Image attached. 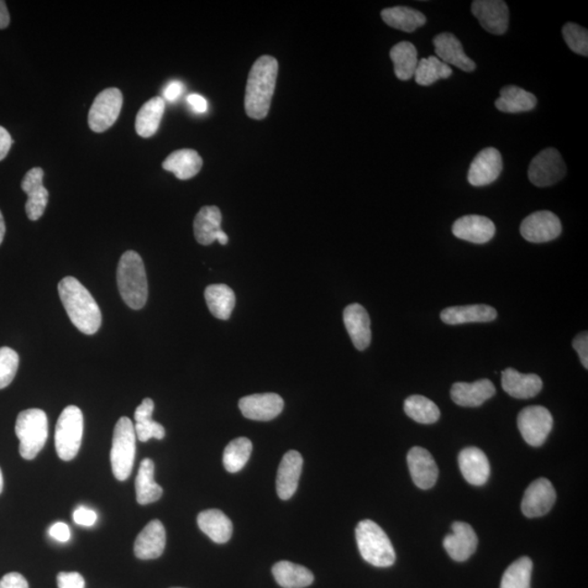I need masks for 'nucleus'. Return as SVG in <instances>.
Wrapping results in <instances>:
<instances>
[{
  "label": "nucleus",
  "instance_id": "nucleus-1",
  "mask_svg": "<svg viewBox=\"0 0 588 588\" xmlns=\"http://www.w3.org/2000/svg\"><path fill=\"white\" fill-rule=\"evenodd\" d=\"M58 292L72 324L83 334H96L101 328L102 312L87 289L69 276L60 282Z\"/></svg>",
  "mask_w": 588,
  "mask_h": 588
},
{
  "label": "nucleus",
  "instance_id": "nucleus-2",
  "mask_svg": "<svg viewBox=\"0 0 588 588\" xmlns=\"http://www.w3.org/2000/svg\"><path fill=\"white\" fill-rule=\"evenodd\" d=\"M278 69V61L271 56L260 57L252 67L244 98L245 112L250 118L262 120L269 115Z\"/></svg>",
  "mask_w": 588,
  "mask_h": 588
},
{
  "label": "nucleus",
  "instance_id": "nucleus-3",
  "mask_svg": "<svg viewBox=\"0 0 588 588\" xmlns=\"http://www.w3.org/2000/svg\"><path fill=\"white\" fill-rule=\"evenodd\" d=\"M117 282L123 300L131 308L141 309L149 297L144 262L134 251H127L119 261Z\"/></svg>",
  "mask_w": 588,
  "mask_h": 588
},
{
  "label": "nucleus",
  "instance_id": "nucleus-4",
  "mask_svg": "<svg viewBox=\"0 0 588 588\" xmlns=\"http://www.w3.org/2000/svg\"><path fill=\"white\" fill-rule=\"evenodd\" d=\"M355 537L362 558L366 563L377 568H388L395 564V549L380 525L371 519H363L356 527Z\"/></svg>",
  "mask_w": 588,
  "mask_h": 588
},
{
  "label": "nucleus",
  "instance_id": "nucleus-5",
  "mask_svg": "<svg viewBox=\"0 0 588 588\" xmlns=\"http://www.w3.org/2000/svg\"><path fill=\"white\" fill-rule=\"evenodd\" d=\"M15 435L20 440V455L25 460L35 459L49 438V419L43 409L21 412L15 422Z\"/></svg>",
  "mask_w": 588,
  "mask_h": 588
},
{
  "label": "nucleus",
  "instance_id": "nucleus-6",
  "mask_svg": "<svg viewBox=\"0 0 588 588\" xmlns=\"http://www.w3.org/2000/svg\"><path fill=\"white\" fill-rule=\"evenodd\" d=\"M136 435L134 425L129 418L123 417L115 424L113 437L112 461L113 473L118 481L129 479L133 472L135 450Z\"/></svg>",
  "mask_w": 588,
  "mask_h": 588
},
{
  "label": "nucleus",
  "instance_id": "nucleus-7",
  "mask_svg": "<svg viewBox=\"0 0 588 588\" xmlns=\"http://www.w3.org/2000/svg\"><path fill=\"white\" fill-rule=\"evenodd\" d=\"M84 430L83 414L76 406L67 407L56 425L55 447L61 460L75 459L80 450Z\"/></svg>",
  "mask_w": 588,
  "mask_h": 588
},
{
  "label": "nucleus",
  "instance_id": "nucleus-8",
  "mask_svg": "<svg viewBox=\"0 0 588 588\" xmlns=\"http://www.w3.org/2000/svg\"><path fill=\"white\" fill-rule=\"evenodd\" d=\"M566 167L563 156L556 149H546L531 161L528 167V179L534 186L547 188L563 180Z\"/></svg>",
  "mask_w": 588,
  "mask_h": 588
},
{
  "label": "nucleus",
  "instance_id": "nucleus-9",
  "mask_svg": "<svg viewBox=\"0 0 588 588\" xmlns=\"http://www.w3.org/2000/svg\"><path fill=\"white\" fill-rule=\"evenodd\" d=\"M554 427L549 409L532 406L522 409L518 417V427L522 437L532 447H540L547 439Z\"/></svg>",
  "mask_w": 588,
  "mask_h": 588
},
{
  "label": "nucleus",
  "instance_id": "nucleus-10",
  "mask_svg": "<svg viewBox=\"0 0 588 588\" xmlns=\"http://www.w3.org/2000/svg\"><path fill=\"white\" fill-rule=\"evenodd\" d=\"M124 104L123 93L118 88H106L99 93L88 113V125L94 133H102L117 122Z\"/></svg>",
  "mask_w": 588,
  "mask_h": 588
},
{
  "label": "nucleus",
  "instance_id": "nucleus-11",
  "mask_svg": "<svg viewBox=\"0 0 588 588\" xmlns=\"http://www.w3.org/2000/svg\"><path fill=\"white\" fill-rule=\"evenodd\" d=\"M563 231L560 219L549 211L528 215L519 227L522 237L532 243H549L559 237Z\"/></svg>",
  "mask_w": 588,
  "mask_h": 588
},
{
  "label": "nucleus",
  "instance_id": "nucleus-12",
  "mask_svg": "<svg viewBox=\"0 0 588 588\" xmlns=\"http://www.w3.org/2000/svg\"><path fill=\"white\" fill-rule=\"evenodd\" d=\"M503 161L501 152L493 147L480 152L475 156L467 173V180L471 186L485 187L492 185L501 176Z\"/></svg>",
  "mask_w": 588,
  "mask_h": 588
},
{
  "label": "nucleus",
  "instance_id": "nucleus-13",
  "mask_svg": "<svg viewBox=\"0 0 588 588\" xmlns=\"http://www.w3.org/2000/svg\"><path fill=\"white\" fill-rule=\"evenodd\" d=\"M471 10L487 32L495 35L507 32L509 8L502 0H475L472 3Z\"/></svg>",
  "mask_w": 588,
  "mask_h": 588
},
{
  "label": "nucleus",
  "instance_id": "nucleus-14",
  "mask_svg": "<svg viewBox=\"0 0 588 588\" xmlns=\"http://www.w3.org/2000/svg\"><path fill=\"white\" fill-rule=\"evenodd\" d=\"M556 491L551 482L544 477L534 481L525 491L522 512L528 518H538L547 514L556 502Z\"/></svg>",
  "mask_w": 588,
  "mask_h": 588
},
{
  "label": "nucleus",
  "instance_id": "nucleus-15",
  "mask_svg": "<svg viewBox=\"0 0 588 588\" xmlns=\"http://www.w3.org/2000/svg\"><path fill=\"white\" fill-rule=\"evenodd\" d=\"M43 179L44 170L40 167H35L26 172L23 181L21 183V188L28 194L25 212L32 222L43 216L47 204H49L50 193L43 185Z\"/></svg>",
  "mask_w": 588,
  "mask_h": 588
},
{
  "label": "nucleus",
  "instance_id": "nucleus-16",
  "mask_svg": "<svg viewBox=\"0 0 588 588\" xmlns=\"http://www.w3.org/2000/svg\"><path fill=\"white\" fill-rule=\"evenodd\" d=\"M282 398L277 393H257L241 399L239 408L246 418L253 421H271L282 412Z\"/></svg>",
  "mask_w": 588,
  "mask_h": 588
},
{
  "label": "nucleus",
  "instance_id": "nucleus-17",
  "mask_svg": "<svg viewBox=\"0 0 588 588\" xmlns=\"http://www.w3.org/2000/svg\"><path fill=\"white\" fill-rule=\"evenodd\" d=\"M453 234L467 243L485 244L495 237L496 227L490 218L480 215H466L455 220Z\"/></svg>",
  "mask_w": 588,
  "mask_h": 588
},
{
  "label": "nucleus",
  "instance_id": "nucleus-18",
  "mask_svg": "<svg viewBox=\"0 0 588 588\" xmlns=\"http://www.w3.org/2000/svg\"><path fill=\"white\" fill-rule=\"evenodd\" d=\"M479 539L470 524L455 522L453 534L447 535L444 539V547L451 559L464 563L476 551Z\"/></svg>",
  "mask_w": 588,
  "mask_h": 588
},
{
  "label": "nucleus",
  "instance_id": "nucleus-19",
  "mask_svg": "<svg viewBox=\"0 0 588 588\" xmlns=\"http://www.w3.org/2000/svg\"><path fill=\"white\" fill-rule=\"evenodd\" d=\"M408 465L414 484L421 490L434 487L438 479V467L429 451L413 447L408 454Z\"/></svg>",
  "mask_w": 588,
  "mask_h": 588
},
{
  "label": "nucleus",
  "instance_id": "nucleus-20",
  "mask_svg": "<svg viewBox=\"0 0 588 588\" xmlns=\"http://www.w3.org/2000/svg\"><path fill=\"white\" fill-rule=\"evenodd\" d=\"M303 458L296 450L283 455L278 469L276 490L281 501H289L296 493L302 473Z\"/></svg>",
  "mask_w": 588,
  "mask_h": 588
},
{
  "label": "nucleus",
  "instance_id": "nucleus-21",
  "mask_svg": "<svg viewBox=\"0 0 588 588\" xmlns=\"http://www.w3.org/2000/svg\"><path fill=\"white\" fill-rule=\"evenodd\" d=\"M436 55L445 64L455 66L464 72H473L476 64L467 56L461 41L451 33H440L433 40Z\"/></svg>",
  "mask_w": 588,
  "mask_h": 588
},
{
  "label": "nucleus",
  "instance_id": "nucleus-22",
  "mask_svg": "<svg viewBox=\"0 0 588 588\" xmlns=\"http://www.w3.org/2000/svg\"><path fill=\"white\" fill-rule=\"evenodd\" d=\"M344 322L355 348L360 351L369 348L372 330L370 315L366 309L361 304H351L345 308Z\"/></svg>",
  "mask_w": 588,
  "mask_h": 588
},
{
  "label": "nucleus",
  "instance_id": "nucleus-23",
  "mask_svg": "<svg viewBox=\"0 0 588 588\" xmlns=\"http://www.w3.org/2000/svg\"><path fill=\"white\" fill-rule=\"evenodd\" d=\"M166 546V531L159 519H153L142 529L134 543V554L141 560L160 558Z\"/></svg>",
  "mask_w": 588,
  "mask_h": 588
},
{
  "label": "nucleus",
  "instance_id": "nucleus-24",
  "mask_svg": "<svg viewBox=\"0 0 588 588\" xmlns=\"http://www.w3.org/2000/svg\"><path fill=\"white\" fill-rule=\"evenodd\" d=\"M496 395V388L488 380L474 382H455L451 388V399L464 408H476Z\"/></svg>",
  "mask_w": 588,
  "mask_h": 588
},
{
  "label": "nucleus",
  "instance_id": "nucleus-25",
  "mask_svg": "<svg viewBox=\"0 0 588 588\" xmlns=\"http://www.w3.org/2000/svg\"><path fill=\"white\" fill-rule=\"evenodd\" d=\"M459 466L462 475L471 485L482 486L490 479V461L479 448L469 447L462 450L459 455Z\"/></svg>",
  "mask_w": 588,
  "mask_h": 588
},
{
  "label": "nucleus",
  "instance_id": "nucleus-26",
  "mask_svg": "<svg viewBox=\"0 0 588 588\" xmlns=\"http://www.w3.org/2000/svg\"><path fill=\"white\" fill-rule=\"evenodd\" d=\"M502 390L516 399H529L543 390V381L537 374H522L514 369H507L501 374Z\"/></svg>",
  "mask_w": 588,
  "mask_h": 588
},
{
  "label": "nucleus",
  "instance_id": "nucleus-27",
  "mask_svg": "<svg viewBox=\"0 0 588 588\" xmlns=\"http://www.w3.org/2000/svg\"><path fill=\"white\" fill-rule=\"evenodd\" d=\"M498 317L495 308L485 304L475 306L453 307L445 308L440 313V318L447 325H460L467 323H490Z\"/></svg>",
  "mask_w": 588,
  "mask_h": 588
},
{
  "label": "nucleus",
  "instance_id": "nucleus-28",
  "mask_svg": "<svg viewBox=\"0 0 588 588\" xmlns=\"http://www.w3.org/2000/svg\"><path fill=\"white\" fill-rule=\"evenodd\" d=\"M203 166L202 157L194 150H179L173 152L162 162L166 171L172 172L178 179L188 180L196 177Z\"/></svg>",
  "mask_w": 588,
  "mask_h": 588
},
{
  "label": "nucleus",
  "instance_id": "nucleus-29",
  "mask_svg": "<svg viewBox=\"0 0 588 588\" xmlns=\"http://www.w3.org/2000/svg\"><path fill=\"white\" fill-rule=\"evenodd\" d=\"M198 525L204 534L217 544L227 543L233 535V523L223 511L217 509L205 510L198 514Z\"/></svg>",
  "mask_w": 588,
  "mask_h": 588
},
{
  "label": "nucleus",
  "instance_id": "nucleus-30",
  "mask_svg": "<svg viewBox=\"0 0 588 588\" xmlns=\"http://www.w3.org/2000/svg\"><path fill=\"white\" fill-rule=\"evenodd\" d=\"M222 229V212L216 207H204L194 220V235L199 244L209 245L217 241Z\"/></svg>",
  "mask_w": 588,
  "mask_h": 588
},
{
  "label": "nucleus",
  "instance_id": "nucleus-31",
  "mask_svg": "<svg viewBox=\"0 0 588 588\" xmlns=\"http://www.w3.org/2000/svg\"><path fill=\"white\" fill-rule=\"evenodd\" d=\"M495 105L499 112L519 114L531 112L537 107V98L521 87L508 86L501 88V97L496 99Z\"/></svg>",
  "mask_w": 588,
  "mask_h": 588
},
{
  "label": "nucleus",
  "instance_id": "nucleus-32",
  "mask_svg": "<svg viewBox=\"0 0 588 588\" xmlns=\"http://www.w3.org/2000/svg\"><path fill=\"white\" fill-rule=\"evenodd\" d=\"M154 402L150 398L144 399L143 401L136 408L134 412L135 418V435L142 443H146L152 438L164 439L165 428L161 424L154 421Z\"/></svg>",
  "mask_w": 588,
  "mask_h": 588
},
{
  "label": "nucleus",
  "instance_id": "nucleus-33",
  "mask_svg": "<svg viewBox=\"0 0 588 588\" xmlns=\"http://www.w3.org/2000/svg\"><path fill=\"white\" fill-rule=\"evenodd\" d=\"M154 474V462L151 459L142 461L135 480L136 501L140 505L160 501L162 495V488L155 482Z\"/></svg>",
  "mask_w": 588,
  "mask_h": 588
},
{
  "label": "nucleus",
  "instance_id": "nucleus-34",
  "mask_svg": "<svg viewBox=\"0 0 588 588\" xmlns=\"http://www.w3.org/2000/svg\"><path fill=\"white\" fill-rule=\"evenodd\" d=\"M381 14L387 25L408 33L414 32L427 23V17L421 12L406 6L387 8Z\"/></svg>",
  "mask_w": 588,
  "mask_h": 588
},
{
  "label": "nucleus",
  "instance_id": "nucleus-35",
  "mask_svg": "<svg viewBox=\"0 0 588 588\" xmlns=\"http://www.w3.org/2000/svg\"><path fill=\"white\" fill-rule=\"evenodd\" d=\"M165 113V101L161 97L151 98L140 109L135 120V130L142 138H151L160 128Z\"/></svg>",
  "mask_w": 588,
  "mask_h": 588
},
{
  "label": "nucleus",
  "instance_id": "nucleus-36",
  "mask_svg": "<svg viewBox=\"0 0 588 588\" xmlns=\"http://www.w3.org/2000/svg\"><path fill=\"white\" fill-rule=\"evenodd\" d=\"M272 575L282 588H306L313 584L314 575L306 566L280 561L272 566Z\"/></svg>",
  "mask_w": 588,
  "mask_h": 588
},
{
  "label": "nucleus",
  "instance_id": "nucleus-37",
  "mask_svg": "<svg viewBox=\"0 0 588 588\" xmlns=\"http://www.w3.org/2000/svg\"><path fill=\"white\" fill-rule=\"evenodd\" d=\"M209 311L218 319L227 320L235 307V296L233 289L227 285H211L205 290Z\"/></svg>",
  "mask_w": 588,
  "mask_h": 588
},
{
  "label": "nucleus",
  "instance_id": "nucleus-38",
  "mask_svg": "<svg viewBox=\"0 0 588 588\" xmlns=\"http://www.w3.org/2000/svg\"><path fill=\"white\" fill-rule=\"evenodd\" d=\"M390 58L395 65V73L399 80L408 81L414 77L418 64L416 46L409 41H401L392 47Z\"/></svg>",
  "mask_w": 588,
  "mask_h": 588
},
{
  "label": "nucleus",
  "instance_id": "nucleus-39",
  "mask_svg": "<svg viewBox=\"0 0 588 588\" xmlns=\"http://www.w3.org/2000/svg\"><path fill=\"white\" fill-rule=\"evenodd\" d=\"M451 75L453 69L450 66L436 56H429L418 61L414 78L418 86L429 87L441 78H448Z\"/></svg>",
  "mask_w": 588,
  "mask_h": 588
},
{
  "label": "nucleus",
  "instance_id": "nucleus-40",
  "mask_svg": "<svg viewBox=\"0 0 588 588\" xmlns=\"http://www.w3.org/2000/svg\"><path fill=\"white\" fill-rule=\"evenodd\" d=\"M404 412L419 424H434L440 418L438 407L428 398L418 395L409 397L404 401Z\"/></svg>",
  "mask_w": 588,
  "mask_h": 588
},
{
  "label": "nucleus",
  "instance_id": "nucleus-41",
  "mask_svg": "<svg viewBox=\"0 0 588 588\" xmlns=\"http://www.w3.org/2000/svg\"><path fill=\"white\" fill-rule=\"evenodd\" d=\"M253 445L245 437H240L230 441V444L224 451V466L230 473H237L243 469L250 459Z\"/></svg>",
  "mask_w": 588,
  "mask_h": 588
},
{
  "label": "nucleus",
  "instance_id": "nucleus-42",
  "mask_svg": "<svg viewBox=\"0 0 588 588\" xmlns=\"http://www.w3.org/2000/svg\"><path fill=\"white\" fill-rule=\"evenodd\" d=\"M532 572V560L521 556L506 570L501 588H531Z\"/></svg>",
  "mask_w": 588,
  "mask_h": 588
},
{
  "label": "nucleus",
  "instance_id": "nucleus-43",
  "mask_svg": "<svg viewBox=\"0 0 588 588\" xmlns=\"http://www.w3.org/2000/svg\"><path fill=\"white\" fill-rule=\"evenodd\" d=\"M563 35L566 45L575 54L587 57L588 32L579 24L568 23L564 25Z\"/></svg>",
  "mask_w": 588,
  "mask_h": 588
},
{
  "label": "nucleus",
  "instance_id": "nucleus-44",
  "mask_svg": "<svg viewBox=\"0 0 588 588\" xmlns=\"http://www.w3.org/2000/svg\"><path fill=\"white\" fill-rule=\"evenodd\" d=\"M19 367L17 352L8 346L0 348V390L8 387L14 380Z\"/></svg>",
  "mask_w": 588,
  "mask_h": 588
},
{
  "label": "nucleus",
  "instance_id": "nucleus-45",
  "mask_svg": "<svg viewBox=\"0 0 588 588\" xmlns=\"http://www.w3.org/2000/svg\"><path fill=\"white\" fill-rule=\"evenodd\" d=\"M58 588H84L86 581L78 572H60L57 576Z\"/></svg>",
  "mask_w": 588,
  "mask_h": 588
},
{
  "label": "nucleus",
  "instance_id": "nucleus-46",
  "mask_svg": "<svg viewBox=\"0 0 588 588\" xmlns=\"http://www.w3.org/2000/svg\"><path fill=\"white\" fill-rule=\"evenodd\" d=\"M73 519H75L77 524L82 525V527L90 528L96 523L97 514L92 509L81 506L77 508L75 512H73Z\"/></svg>",
  "mask_w": 588,
  "mask_h": 588
},
{
  "label": "nucleus",
  "instance_id": "nucleus-47",
  "mask_svg": "<svg viewBox=\"0 0 588 588\" xmlns=\"http://www.w3.org/2000/svg\"><path fill=\"white\" fill-rule=\"evenodd\" d=\"M574 349L579 354L581 363L588 369V334L587 332L577 335L572 343Z\"/></svg>",
  "mask_w": 588,
  "mask_h": 588
},
{
  "label": "nucleus",
  "instance_id": "nucleus-48",
  "mask_svg": "<svg viewBox=\"0 0 588 588\" xmlns=\"http://www.w3.org/2000/svg\"><path fill=\"white\" fill-rule=\"evenodd\" d=\"M0 588H29V584L23 574L12 572L0 580Z\"/></svg>",
  "mask_w": 588,
  "mask_h": 588
},
{
  "label": "nucleus",
  "instance_id": "nucleus-49",
  "mask_svg": "<svg viewBox=\"0 0 588 588\" xmlns=\"http://www.w3.org/2000/svg\"><path fill=\"white\" fill-rule=\"evenodd\" d=\"M51 537L58 540V542L66 543L70 539V528L66 523L57 522L52 524L50 531Z\"/></svg>",
  "mask_w": 588,
  "mask_h": 588
},
{
  "label": "nucleus",
  "instance_id": "nucleus-50",
  "mask_svg": "<svg viewBox=\"0 0 588 588\" xmlns=\"http://www.w3.org/2000/svg\"><path fill=\"white\" fill-rule=\"evenodd\" d=\"M14 141L6 129L0 125V161L6 159Z\"/></svg>",
  "mask_w": 588,
  "mask_h": 588
},
{
  "label": "nucleus",
  "instance_id": "nucleus-51",
  "mask_svg": "<svg viewBox=\"0 0 588 588\" xmlns=\"http://www.w3.org/2000/svg\"><path fill=\"white\" fill-rule=\"evenodd\" d=\"M188 103L190 105L194 112L198 114H204L207 112V101L198 94H191L188 96Z\"/></svg>",
  "mask_w": 588,
  "mask_h": 588
},
{
  "label": "nucleus",
  "instance_id": "nucleus-52",
  "mask_svg": "<svg viewBox=\"0 0 588 588\" xmlns=\"http://www.w3.org/2000/svg\"><path fill=\"white\" fill-rule=\"evenodd\" d=\"M183 86L180 82H171L168 84L164 90V96L167 101L176 102L181 96Z\"/></svg>",
  "mask_w": 588,
  "mask_h": 588
},
{
  "label": "nucleus",
  "instance_id": "nucleus-53",
  "mask_svg": "<svg viewBox=\"0 0 588 588\" xmlns=\"http://www.w3.org/2000/svg\"><path fill=\"white\" fill-rule=\"evenodd\" d=\"M10 23V14L7 5L0 0V30L6 29Z\"/></svg>",
  "mask_w": 588,
  "mask_h": 588
},
{
  "label": "nucleus",
  "instance_id": "nucleus-54",
  "mask_svg": "<svg viewBox=\"0 0 588 588\" xmlns=\"http://www.w3.org/2000/svg\"><path fill=\"white\" fill-rule=\"evenodd\" d=\"M5 234H6V225H5L4 216L2 211H0V244L3 243Z\"/></svg>",
  "mask_w": 588,
  "mask_h": 588
},
{
  "label": "nucleus",
  "instance_id": "nucleus-55",
  "mask_svg": "<svg viewBox=\"0 0 588 588\" xmlns=\"http://www.w3.org/2000/svg\"><path fill=\"white\" fill-rule=\"evenodd\" d=\"M3 490H4V476H3L2 469H0V493L3 492Z\"/></svg>",
  "mask_w": 588,
  "mask_h": 588
},
{
  "label": "nucleus",
  "instance_id": "nucleus-56",
  "mask_svg": "<svg viewBox=\"0 0 588 588\" xmlns=\"http://www.w3.org/2000/svg\"><path fill=\"white\" fill-rule=\"evenodd\" d=\"M173 588H180V587H173Z\"/></svg>",
  "mask_w": 588,
  "mask_h": 588
}]
</instances>
